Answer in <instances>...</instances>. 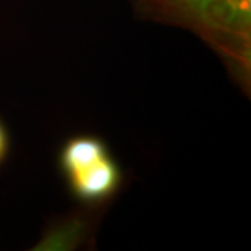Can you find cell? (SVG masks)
<instances>
[{
    "label": "cell",
    "mask_w": 251,
    "mask_h": 251,
    "mask_svg": "<svg viewBox=\"0 0 251 251\" xmlns=\"http://www.w3.org/2000/svg\"><path fill=\"white\" fill-rule=\"evenodd\" d=\"M145 21L183 28L215 52L234 82L250 94L251 0H130Z\"/></svg>",
    "instance_id": "6da1fadb"
},
{
    "label": "cell",
    "mask_w": 251,
    "mask_h": 251,
    "mask_svg": "<svg viewBox=\"0 0 251 251\" xmlns=\"http://www.w3.org/2000/svg\"><path fill=\"white\" fill-rule=\"evenodd\" d=\"M106 205H84L74 208L48 222L31 250L74 251L95 246L102 216Z\"/></svg>",
    "instance_id": "7a4b0ae2"
},
{
    "label": "cell",
    "mask_w": 251,
    "mask_h": 251,
    "mask_svg": "<svg viewBox=\"0 0 251 251\" xmlns=\"http://www.w3.org/2000/svg\"><path fill=\"white\" fill-rule=\"evenodd\" d=\"M73 198L84 205H106L122 191L125 173L112 151L63 176Z\"/></svg>",
    "instance_id": "3957f363"
},
{
    "label": "cell",
    "mask_w": 251,
    "mask_h": 251,
    "mask_svg": "<svg viewBox=\"0 0 251 251\" xmlns=\"http://www.w3.org/2000/svg\"><path fill=\"white\" fill-rule=\"evenodd\" d=\"M11 148V141H10L9 130L6 125L0 120V166L7 161Z\"/></svg>",
    "instance_id": "277c9868"
}]
</instances>
